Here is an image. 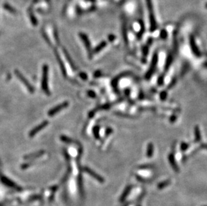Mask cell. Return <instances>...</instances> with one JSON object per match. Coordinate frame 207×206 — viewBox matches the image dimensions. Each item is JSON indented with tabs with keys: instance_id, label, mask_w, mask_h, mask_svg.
Wrapping results in <instances>:
<instances>
[{
	"instance_id": "obj_1",
	"label": "cell",
	"mask_w": 207,
	"mask_h": 206,
	"mask_svg": "<svg viewBox=\"0 0 207 206\" xmlns=\"http://www.w3.org/2000/svg\"><path fill=\"white\" fill-rule=\"evenodd\" d=\"M146 1L147 10H148L149 22H150V31L154 32L157 28V23H156L155 14H154L152 0H146Z\"/></svg>"
},
{
	"instance_id": "obj_2",
	"label": "cell",
	"mask_w": 207,
	"mask_h": 206,
	"mask_svg": "<svg viewBox=\"0 0 207 206\" xmlns=\"http://www.w3.org/2000/svg\"><path fill=\"white\" fill-rule=\"evenodd\" d=\"M48 65H44L42 68V88L43 91L46 94L49 95L50 91L48 90Z\"/></svg>"
},
{
	"instance_id": "obj_3",
	"label": "cell",
	"mask_w": 207,
	"mask_h": 206,
	"mask_svg": "<svg viewBox=\"0 0 207 206\" xmlns=\"http://www.w3.org/2000/svg\"><path fill=\"white\" fill-rule=\"evenodd\" d=\"M68 106H69V103L68 102H65V103H61L60 105H58L56 106V107H54L53 108H52L51 110H50L48 112V116L50 117H53L56 113H58L60 111H61L62 110L65 109V108H67Z\"/></svg>"
},
{
	"instance_id": "obj_4",
	"label": "cell",
	"mask_w": 207,
	"mask_h": 206,
	"mask_svg": "<svg viewBox=\"0 0 207 206\" xmlns=\"http://www.w3.org/2000/svg\"><path fill=\"white\" fill-rule=\"evenodd\" d=\"M15 74H16V76L17 78H18L20 80L22 81V83L24 85L26 86V87L27 88V89L29 90V92H30L31 93H33L34 91V88L32 87V86L30 85V84L28 83V81L27 80V79H26L25 77H24L22 74L21 72H19L18 70H15Z\"/></svg>"
},
{
	"instance_id": "obj_5",
	"label": "cell",
	"mask_w": 207,
	"mask_h": 206,
	"mask_svg": "<svg viewBox=\"0 0 207 206\" xmlns=\"http://www.w3.org/2000/svg\"><path fill=\"white\" fill-rule=\"evenodd\" d=\"M158 54L157 53H155V54H154L153 58H152V62H151V64L150 68H149V69L148 70V72L146 75V78H150L151 76H152L153 73L154 72V70H155L156 68V65H157V62H158Z\"/></svg>"
},
{
	"instance_id": "obj_6",
	"label": "cell",
	"mask_w": 207,
	"mask_h": 206,
	"mask_svg": "<svg viewBox=\"0 0 207 206\" xmlns=\"http://www.w3.org/2000/svg\"><path fill=\"white\" fill-rule=\"evenodd\" d=\"M48 125V121H45L42 122V123L40 124L38 126H37V127L34 128L32 130H31V131L30 132V133H29L30 137H34L35 135H36L37 133H38L40 131H41V130H42L44 128H45Z\"/></svg>"
},
{
	"instance_id": "obj_7",
	"label": "cell",
	"mask_w": 207,
	"mask_h": 206,
	"mask_svg": "<svg viewBox=\"0 0 207 206\" xmlns=\"http://www.w3.org/2000/svg\"><path fill=\"white\" fill-rule=\"evenodd\" d=\"M190 47H191V49H192V52L195 54V56L200 57V55H201V53H200L199 48H198L197 44H196L194 38L193 36H190Z\"/></svg>"
},
{
	"instance_id": "obj_8",
	"label": "cell",
	"mask_w": 207,
	"mask_h": 206,
	"mask_svg": "<svg viewBox=\"0 0 207 206\" xmlns=\"http://www.w3.org/2000/svg\"><path fill=\"white\" fill-rule=\"evenodd\" d=\"M80 37L81 40H82L83 43L85 44V47L87 48V50H88V52H91V43H90V41L89 40V37H87V35L85 34H83V33H81L80 34Z\"/></svg>"
},
{
	"instance_id": "obj_9",
	"label": "cell",
	"mask_w": 207,
	"mask_h": 206,
	"mask_svg": "<svg viewBox=\"0 0 207 206\" xmlns=\"http://www.w3.org/2000/svg\"><path fill=\"white\" fill-rule=\"evenodd\" d=\"M28 14H29L30 21L32 22V25L34 26H36L38 25V20H37L36 17H35V15L34 14V13H33V11L31 8L28 10Z\"/></svg>"
},
{
	"instance_id": "obj_10",
	"label": "cell",
	"mask_w": 207,
	"mask_h": 206,
	"mask_svg": "<svg viewBox=\"0 0 207 206\" xmlns=\"http://www.w3.org/2000/svg\"><path fill=\"white\" fill-rule=\"evenodd\" d=\"M106 46H107L106 42L103 41L102 42L100 43L95 48H94V50H93V53H95V54L96 53H98L99 52H100V51L102 50L103 48H104Z\"/></svg>"
},
{
	"instance_id": "obj_11",
	"label": "cell",
	"mask_w": 207,
	"mask_h": 206,
	"mask_svg": "<svg viewBox=\"0 0 207 206\" xmlns=\"http://www.w3.org/2000/svg\"><path fill=\"white\" fill-rule=\"evenodd\" d=\"M3 8L6 9V10H8L9 11V12H11V13H12V14H16V12H17V11L15 10V9H14L13 7H12V6L9 5V4L8 3H6V4H4L3 5Z\"/></svg>"
},
{
	"instance_id": "obj_12",
	"label": "cell",
	"mask_w": 207,
	"mask_h": 206,
	"mask_svg": "<svg viewBox=\"0 0 207 206\" xmlns=\"http://www.w3.org/2000/svg\"><path fill=\"white\" fill-rule=\"evenodd\" d=\"M56 55L57 60H58V63L60 64V68H61V70H62V72H63V73L64 74L66 75V71H65V66H64V64H63V62H62L61 59L60 58V57H59V56H58V54H57V53H56Z\"/></svg>"
},
{
	"instance_id": "obj_13",
	"label": "cell",
	"mask_w": 207,
	"mask_h": 206,
	"mask_svg": "<svg viewBox=\"0 0 207 206\" xmlns=\"http://www.w3.org/2000/svg\"><path fill=\"white\" fill-rule=\"evenodd\" d=\"M152 151H153V145L151 143L149 144L148 147H147V156L148 157H150L152 155Z\"/></svg>"
},
{
	"instance_id": "obj_14",
	"label": "cell",
	"mask_w": 207,
	"mask_h": 206,
	"mask_svg": "<svg viewBox=\"0 0 207 206\" xmlns=\"http://www.w3.org/2000/svg\"><path fill=\"white\" fill-rule=\"evenodd\" d=\"M195 135H196V139H197V141H199L200 140V130L199 127H196L195 128Z\"/></svg>"
},
{
	"instance_id": "obj_15",
	"label": "cell",
	"mask_w": 207,
	"mask_h": 206,
	"mask_svg": "<svg viewBox=\"0 0 207 206\" xmlns=\"http://www.w3.org/2000/svg\"><path fill=\"white\" fill-rule=\"evenodd\" d=\"M123 36H124L125 41L127 42V28H126V25H125V22L124 24H123Z\"/></svg>"
},
{
	"instance_id": "obj_16",
	"label": "cell",
	"mask_w": 207,
	"mask_h": 206,
	"mask_svg": "<svg viewBox=\"0 0 207 206\" xmlns=\"http://www.w3.org/2000/svg\"><path fill=\"white\" fill-rule=\"evenodd\" d=\"M168 34H167V32L165 30H162L161 31V34H160V37L162 39H166Z\"/></svg>"
},
{
	"instance_id": "obj_17",
	"label": "cell",
	"mask_w": 207,
	"mask_h": 206,
	"mask_svg": "<svg viewBox=\"0 0 207 206\" xmlns=\"http://www.w3.org/2000/svg\"><path fill=\"white\" fill-rule=\"evenodd\" d=\"M61 139L63 140V141H64V142H66V143H70L72 142V141L70 140L69 137H65V136H62L61 137Z\"/></svg>"
},
{
	"instance_id": "obj_18",
	"label": "cell",
	"mask_w": 207,
	"mask_h": 206,
	"mask_svg": "<svg viewBox=\"0 0 207 206\" xmlns=\"http://www.w3.org/2000/svg\"><path fill=\"white\" fill-rule=\"evenodd\" d=\"M43 153H44L43 151H40V152H38V153H36L31 154V155H30L28 156V157H30V158H31V157H37V156H40V155L43 154Z\"/></svg>"
},
{
	"instance_id": "obj_19",
	"label": "cell",
	"mask_w": 207,
	"mask_h": 206,
	"mask_svg": "<svg viewBox=\"0 0 207 206\" xmlns=\"http://www.w3.org/2000/svg\"><path fill=\"white\" fill-rule=\"evenodd\" d=\"M94 136H95L97 138H98L99 137V128L97 127H96L95 128H94Z\"/></svg>"
},
{
	"instance_id": "obj_20",
	"label": "cell",
	"mask_w": 207,
	"mask_h": 206,
	"mask_svg": "<svg viewBox=\"0 0 207 206\" xmlns=\"http://www.w3.org/2000/svg\"><path fill=\"white\" fill-rule=\"evenodd\" d=\"M88 94H89V96L92 97V98H94V97H95L96 96L95 93H94L93 91H89L88 92Z\"/></svg>"
},
{
	"instance_id": "obj_21",
	"label": "cell",
	"mask_w": 207,
	"mask_h": 206,
	"mask_svg": "<svg viewBox=\"0 0 207 206\" xmlns=\"http://www.w3.org/2000/svg\"><path fill=\"white\" fill-rule=\"evenodd\" d=\"M80 76L82 78L83 80H86L87 78V74H85V73H80Z\"/></svg>"
},
{
	"instance_id": "obj_22",
	"label": "cell",
	"mask_w": 207,
	"mask_h": 206,
	"mask_svg": "<svg viewBox=\"0 0 207 206\" xmlns=\"http://www.w3.org/2000/svg\"><path fill=\"white\" fill-rule=\"evenodd\" d=\"M143 50H143V52H144V54L146 56V54H147V52H148V48L146 47V46H145V47H144V48H143Z\"/></svg>"
},
{
	"instance_id": "obj_23",
	"label": "cell",
	"mask_w": 207,
	"mask_h": 206,
	"mask_svg": "<svg viewBox=\"0 0 207 206\" xmlns=\"http://www.w3.org/2000/svg\"><path fill=\"white\" fill-rule=\"evenodd\" d=\"M115 36H114V35H113V34H111V35H110V36H109V41H113L114 40H115Z\"/></svg>"
},
{
	"instance_id": "obj_24",
	"label": "cell",
	"mask_w": 207,
	"mask_h": 206,
	"mask_svg": "<svg viewBox=\"0 0 207 206\" xmlns=\"http://www.w3.org/2000/svg\"><path fill=\"white\" fill-rule=\"evenodd\" d=\"M188 145H187V144H186V143H182V150H185V149H187V148H188Z\"/></svg>"
},
{
	"instance_id": "obj_25",
	"label": "cell",
	"mask_w": 207,
	"mask_h": 206,
	"mask_svg": "<svg viewBox=\"0 0 207 206\" xmlns=\"http://www.w3.org/2000/svg\"><path fill=\"white\" fill-rule=\"evenodd\" d=\"M161 96H162V98L164 100V99H166V92H163L162 94H161Z\"/></svg>"
},
{
	"instance_id": "obj_26",
	"label": "cell",
	"mask_w": 207,
	"mask_h": 206,
	"mask_svg": "<svg viewBox=\"0 0 207 206\" xmlns=\"http://www.w3.org/2000/svg\"><path fill=\"white\" fill-rule=\"evenodd\" d=\"M86 1H92V2H94L96 1V0H86Z\"/></svg>"
},
{
	"instance_id": "obj_27",
	"label": "cell",
	"mask_w": 207,
	"mask_h": 206,
	"mask_svg": "<svg viewBox=\"0 0 207 206\" xmlns=\"http://www.w3.org/2000/svg\"><path fill=\"white\" fill-rule=\"evenodd\" d=\"M206 8H207V3H206Z\"/></svg>"
}]
</instances>
